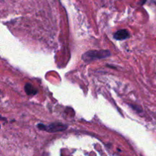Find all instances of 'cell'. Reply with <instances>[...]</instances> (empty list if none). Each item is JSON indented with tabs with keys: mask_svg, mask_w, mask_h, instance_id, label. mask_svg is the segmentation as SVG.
I'll use <instances>...</instances> for the list:
<instances>
[{
	"mask_svg": "<svg viewBox=\"0 0 156 156\" xmlns=\"http://www.w3.org/2000/svg\"><path fill=\"white\" fill-rule=\"evenodd\" d=\"M111 55L108 50H90L86 52L82 56V59L85 62H91V61L106 58Z\"/></svg>",
	"mask_w": 156,
	"mask_h": 156,
	"instance_id": "1",
	"label": "cell"
},
{
	"mask_svg": "<svg viewBox=\"0 0 156 156\" xmlns=\"http://www.w3.org/2000/svg\"><path fill=\"white\" fill-rule=\"evenodd\" d=\"M66 125L62 124L59 123H54L52 124L49 125L48 126H46V130L50 133H56L59 132V131H63L66 129Z\"/></svg>",
	"mask_w": 156,
	"mask_h": 156,
	"instance_id": "2",
	"label": "cell"
},
{
	"mask_svg": "<svg viewBox=\"0 0 156 156\" xmlns=\"http://www.w3.org/2000/svg\"><path fill=\"white\" fill-rule=\"evenodd\" d=\"M129 32L126 30H120L114 34V37L118 41H123L129 37Z\"/></svg>",
	"mask_w": 156,
	"mask_h": 156,
	"instance_id": "3",
	"label": "cell"
},
{
	"mask_svg": "<svg viewBox=\"0 0 156 156\" xmlns=\"http://www.w3.org/2000/svg\"><path fill=\"white\" fill-rule=\"evenodd\" d=\"M24 89H25L26 93L28 95H34V94H35L37 93V90L30 84H27L25 85V87H24Z\"/></svg>",
	"mask_w": 156,
	"mask_h": 156,
	"instance_id": "4",
	"label": "cell"
}]
</instances>
